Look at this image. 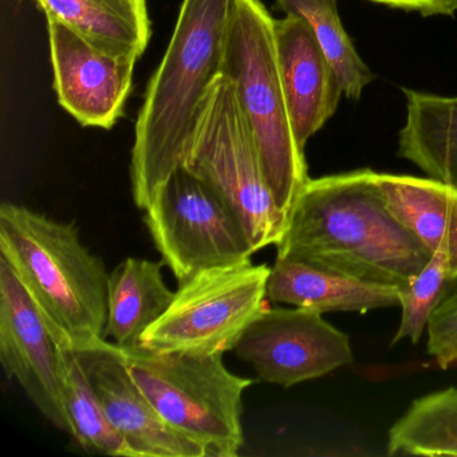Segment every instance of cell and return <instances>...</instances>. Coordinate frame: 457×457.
I'll return each instance as SVG.
<instances>
[{
    "label": "cell",
    "mask_w": 457,
    "mask_h": 457,
    "mask_svg": "<svg viewBox=\"0 0 457 457\" xmlns=\"http://www.w3.org/2000/svg\"><path fill=\"white\" fill-rule=\"evenodd\" d=\"M403 92L406 121L398 135V156L430 179L457 188V96Z\"/></svg>",
    "instance_id": "cell-17"
},
{
    "label": "cell",
    "mask_w": 457,
    "mask_h": 457,
    "mask_svg": "<svg viewBox=\"0 0 457 457\" xmlns=\"http://www.w3.org/2000/svg\"><path fill=\"white\" fill-rule=\"evenodd\" d=\"M175 298L162 264L128 258L109 275L105 338L124 349L140 347L141 337L167 312Z\"/></svg>",
    "instance_id": "cell-18"
},
{
    "label": "cell",
    "mask_w": 457,
    "mask_h": 457,
    "mask_svg": "<svg viewBox=\"0 0 457 457\" xmlns=\"http://www.w3.org/2000/svg\"><path fill=\"white\" fill-rule=\"evenodd\" d=\"M371 4H381L390 9L403 10V12H419L416 4L411 0H369Z\"/></svg>",
    "instance_id": "cell-25"
},
{
    "label": "cell",
    "mask_w": 457,
    "mask_h": 457,
    "mask_svg": "<svg viewBox=\"0 0 457 457\" xmlns=\"http://www.w3.org/2000/svg\"><path fill=\"white\" fill-rule=\"evenodd\" d=\"M393 215L430 255H441L457 277V188L435 179L377 173Z\"/></svg>",
    "instance_id": "cell-15"
},
{
    "label": "cell",
    "mask_w": 457,
    "mask_h": 457,
    "mask_svg": "<svg viewBox=\"0 0 457 457\" xmlns=\"http://www.w3.org/2000/svg\"><path fill=\"white\" fill-rule=\"evenodd\" d=\"M0 258L12 267L62 347L105 339L109 275L82 245L76 223L25 205H0Z\"/></svg>",
    "instance_id": "cell-3"
},
{
    "label": "cell",
    "mask_w": 457,
    "mask_h": 457,
    "mask_svg": "<svg viewBox=\"0 0 457 457\" xmlns=\"http://www.w3.org/2000/svg\"><path fill=\"white\" fill-rule=\"evenodd\" d=\"M232 352L267 384L290 387L354 361L349 337L303 307L267 306Z\"/></svg>",
    "instance_id": "cell-9"
},
{
    "label": "cell",
    "mask_w": 457,
    "mask_h": 457,
    "mask_svg": "<svg viewBox=\"0 0 457 457\" xmlns=\"http://www.w3.org/2000/svg\"><path fill=\"white\" fill-rule=\"evenodd\" d=\"M277 250V256L398 288L432 258L393 215L369 168L309 179Z\"/></svg>",
    "instance_id": "cell-1"
},
{
    "label": "cell",
    "mask_w": 457,
    "mask_h": 457,
    "mask_svg": "<svg viewBox=\"0 0 457 457\" xmlns=\"http://www.w3.org/2000/svg\"><path fill=\"white\" fill-rule=\"evenodd\" d=\"M221 74L234 87L275 202L288 218L310 178L280 76L275 18L262 0H232Z\"/></svg>",
    "instance_id": "cell-4"
},
{
    "label": "cell",
    "mask_w": 457,
    "mask_h": 457,
    "mask_svg": "<svg viewBox=\"0 0 457 457\" xmlns=\"http://www.w3.org/2000/svg\"><path fill=\"white\" fill-rule=\"evenodd\" d=\"M47 33L58 104L82 127L112 129L124 117L137 58L103 52L55 21Z\"/></svg>",
    "instance_id": "cell-11"
},
{
    "label": "cell",
    "mask_w": 457,
    "mask_h": 457,
    "mask_svg": "<svg viewBox=\"0 0 457 457\" xmlns=\"http://www.w3.org/2000/svg\"><path fill=\"white\" fill-rule=\"evenodd\" d=\"M232 0H183L175 30L149 79L135 125L130 184L145 210L183 165L208 93L221 74Z\"/></svg>",
    "instance_id": "cell-2"
},
{
    "label": "cell",
    "mask_w": 457,
    "mask_h": 457,
    "mask_svg": "<svg viewBox=\"0 0 457 457\" xmlns=\"http://www.w3.org/2000/svg\"><path fill=\"white\" fill-rule=\"evenodd\" d=\"M280 76L302 148L338 109L344 90L310 26L301 18L275 20Z\"/></svg>",
    "instance_id": "cell-13"
},
{
    "label": "cell",
    "mask_w": 457,
    "mask_h": 457,
    "mask_svg": "<svg viewBox=\"0 0 457 457\" xmlns=\"http://www.w3.org/2000/svg\"><path fill=\"white\" fill-rule=\"evenodd\" d=\"M337 4L338 0H277L278 9L285 15L301 18L310 26L336 71L344 95L360 100L365 87L374 81V74L345 31Z\"/></svg>",
    "instance_id": "cell-20"
},
{
    "label": "cell",
    "mask_w": 457,
    "mask_h": 457,
    "mask_svg": "<svg viewBox=\"0 0 457 457\" xmlns=\"http://www.w3.org/2000/svg\"><path fill=\"white\" fill-rule=\"evenodd\" d=\"M0 362L31 403L61 432L71 435L66 411L63 349L12 267L0 258Z\"/></svg>",
    "instance_id": "cell-10"
},
{
    "label": "cell",
    "mask_w": 457,
    "mask_h": 457,
    "mask_svg": "<svg viewBox=\"0 0 457 457\" xmlns=\"http://www.w3.org/2000/svg\"><path fill=\"white\" fill-rule=\"evenodd\" d=\"M66 368V411L71 421V437L87 453L130 456L122 436L114 429L96 395L76 352L62 347Z\"/></svg>",
    "instance_id": "cell-21"
},
{
    "label": "cell",
    "mask_w": 457,
    "mask_h": 457,
    "mask_svg": "<svg viewBox=\"0 0 457 457\" xmlns=\"http://www.w3.org/2000/svg\"><path fill=\"white\" fill-rule=\"evenodd\" d=\"M427 331V352L438 368H457V288L436 307Z\"/></svg>",
    "instance_id": "cell-23"
},
{
    "label": "cell",
    "mask_w": 457,
    "mask_h": 457,
    "mask_svg": "<svg viewBox=\"0 0 457 457\" xmlns=\"http://www.w3.org/2000/svg\"><path fill=\"white\" fill-rule=\"evenodd\" d=\"M271 267L253 264L203 270L179 285L167 312L141 337L154 353L224 355L266 309Z\"/></svg>",
    "instance_id": "cell-7"
},
{
    "label": "cell",
    "mask_w": 457,
    "mask_h": 457,
    "mask_svg": "<svg viewBox=\"0 0 457 457\" xmlns=\"http://www.w3.org/2000/svg\"><path fill=\"white\" fill-rule=\"evenodd\" d=\"M456 288L457 277L449 269L448 262L441 255H432L420 274L398 288L401 320L392 345L406 338L417 344L436 307Z\"/></svg>",
    "instance_id": "cell-22"
},
{
    "label": "cell",
    "mask_w": 457,
    "mask_h": 457,
    "mask_svg": "<svg viewBox=\"0 0 457 457\" xmlns=\"http://www.w3.org/2000/svg\"><path fill=\"white\" fill-rule=\"evenodd\" d=\"M269 301L314 312H357L400 304L395 286L368 282L318 269L304 262L277 256L267 285Z\"/></svg>",
    "instance_id": "cell-14"
},
{
    "label": "cell",
    "mask_w": 457,
    "mask_h": 457,
    "mask_svg": "<svg viewBox=\"0 0 457 457\" xmlns=\"http://www.w3.org/2000/svg\"><path fill=\"white\" fill-rule=\"evenodd\" d=\"M422 17H453L457 14V0H411Z\"/></svg>",
    "instance_id": "cell-24"
},
{
    "label": "cell",
    "mask_w": 457,
    "mask_h": 457,
    "mask_svg": "<svg viewBox=\"0 0 457 457\" xmlns=\"http://www.w3.org/2000/svg\"><path fill=\"white\" fill-rule=\"evenodd\" d=\"M103 52L140 60L152 37L146 0H30Z\"/></svg>",
    "instance_id": "cell-16"
},
{
    "label": "cell",
    "mask_w": 457,
    "mask_h": 457,
    "mask_svg": "<svg viewBox=\"0 0 457 457\" xmlns=\"http://www.w3.org/2000/svg\"><path fill=\"white\" fill-rule=\"evenodd\" d=\"M387 454L457 456V387L416 398L390 428Z\"/></svg>",
    "instance_id": "cell-19"
},
{
    "label": "cell",
    "mask_w": 457,
    "mask_h": 457,
    "mask_svg": "<svg viewBox=\"0 0 457 457\" xmlns=\"http://www.w3.org/2000/svg\"><path fill=\"white\" fill-rule=\"evenodd\" d=\"M106 417L132 457H207L200 444L162 419L140 389L124 350L108 339L74 350Z\"/></svg>",
    "instance_id": "cell-12"
},
{
    "label": "cell",
    "mask_w": 457,
    "mask_h": 457,
    "mask_svg": "<svg viewBox=\"0 0 457 457\" xmlns=\"http://www.w3.org/2000/svg\"><path fill=\"white\" fill-rule=\"evenodd\" d=\"M130 374L157 413L207 451L237 456L243 444L242 397L253 379L235 376L223 355L124 349Z\"/></svg>",
    "instance_id": "cell-5"
},
{
    "label": "cell",
    "mask_w": 457,
    "mask_h": 457,
    "mask_svg": "<svg viewBox=\"0 0 457 457\" xmlns=\"http://www.w3.org/2000/svg\"><path fill=\"white\" fill-rule=\"evenodd\" d=\"M144 211L154 247L179 285L203 270L250 262L256 253L234 211L184 167L157 189Z\"/></svg>",
    "instance_id": "cell-8"
},
{
    "label": "cell",
    "mask_w": 457,
    "mask_h": 457,
    "mask_svg": "<svg viewBox=\"0 0 457 457\" xmlns=\"http://www.w3.org/2000/svg\"><path fill=\"white\" fill-rule=\"evenodd\" d=\"M181 167L234 211L256 253L282 240L287 215L275 202L250 124L223 74L208 93Z\"/></svg>",
    "instance_id": "cell-6"
}]
</instances>
